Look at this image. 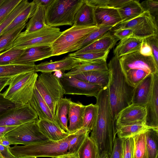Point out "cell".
Instances as JSON below:
<instances>
[{
    "mask_svg": "<svg viewBox=\"0 0 158 158\" xmlns=\"http://www.w3.org/2000/svg\"><path fill=\"white\" fill-rule=\"evenodd\" d=\"M96 98L97 118L90 137L97 145L99 156L104 152L110 155L117 133L112 118L108 87L103 88Z\"/></svg>",
    "mask_w": 158,
    "mask_h": 158,
    "instance_id": "cell-1",
    "label": "cell"
},
{
    "mask_svg": "<svg viewBox=\"0 0 158 158\" xmlns=\"http://www.w3.org/2000/svg\"><path fill=\"white\" fill-rule=\"evenodd\" d=\"M119 59L114 56L108 65L110 72L108 87L110 103L112 118L115 125L119 112L132 104L135 88L128 82L121 67Z\"/></svg>",
    "mask_w": 158,
    "mask_h": 158,
    "instance_id": "cell-2",
    "label": "cell"
},
{
    "mask_svg": "<svg viewBox=\"0 0 158 158\" xmlns=\"http://www.w3.org/2000/svg\"><path fill=\"white\" fill-rule=\"evenodd\" d=\"M73 135L74 134H70L58 141L48 140L22 146L15 145L13 147H10L9 149L11 153L16 157L28 156L54 158L69 154V143Z\"/></svg>",
    "mask_w": 158,
    "mask_h": 158,
    "instance_id": "cell-3",
    "label": "cell"
},
{
    "mask_svg": "<svg viewBox=\"0 0 158 158\" xmlns=\"http://www.w3.org/2000/svg\"><path fill=\"white\" fill-rule=\"evenodd\" d=\"M38 76L36 72H31L11 77L8 88L2 94L4 97L14 103L16 107L27 104L31 98Z\"/></svg>",
    "mask_w": 158,
    "mask_h": 158,
    "instance_id": "cell-4",
    "label": "cell"
},
{
    "mask_svg": "<svg viewBox=\"0 0 158 158\" xmlns=\"http://www.w3.org/2000/svg\"><path fill=\"white\" fill-rule=\"evenodd\" d=\"M84 0H54L45 9L47 25L72 26L75 15Z\"/></svg>",
    "mask_w": 158,
    "mask_h": 158,
    "instance_id": "cell-5",
    "label": "cell"
},
{
    "mask_svg": "<svg viewBox=\"0 0 158 158\" xmlns=\"http://www.w3.org/2000/svg\"><path fill=\"white\" fill-rule=\"evenodd\" d=\"M35 87L54 116L57 103L64 94L59 77L52 73L41 72L38 76Z\"/></svg>",
    "mask_w": 158,
    "mask_h": 158,
    "instance_id": "cell-6",
    "label": "cell"
},
{
    "mask_svg": "<svg viewBox=\"0 0 158 158\" xmlns=\"http://www.w3.org/2000/svg\"><path fill=\"white\" fill-rule=\"evenodd\" d=\"M62 32L59 28L48 25L36 31L28 32L25 31L19 34L10 48L15 47L25 49L41 46H51Z\"/></svg>",
    "mask_w": 158,
    "mask_h": 158,
    "instance_id": "cell-7",
    "label": "cell"
},
{
    "mask_svg": "<svg viewBox=\"0 0 158 158\" xmlns=\"http://www.w3.org/2000/svg\"><path fill=\"white\" fill-rule=\"evenodd\" d=\"M98 27L97 26H83L73 24L71 27L63 31L51 45L52 56L71 52L77 44Z\"/></svg>",
    "mask_w": 158,
    "mask_h": 158,
    "instance_id": "cell-8",
    "label": "cell"
},
{
    "mask_svg": "<svg viewBox=\"0 0 158 158\" xmlns=\"http://www.w3.org/2000/svg\"><path fill=\"white\" fill-rule=\"evenodd\" d=\"M37 121L19 126L7 132L4 136L11 144L25 145L49 140L41 131Z\"/></svg>",
    "mask_w": 158,
    "mask_h": 158,
    "instance_id": "cell-9",
    "label": "cell"
},
{
    "mask_svg": "<svg viewBox=\"0 0 158 158\" xmlns=\"http://www.w3.org/2000/svg\"><path fill=\"white\" fill-rule=\"evenodd\" d=\"M157 23L148 11L130 21L119 23L110 31L118 29H129L133 31L132 36L142 39L158 35Z\"/></svg>",
    "mask_w": 158,
    "mask_h": 158,
    "instance_id": "cell-10",
    "label": "cell"
},
{
    "mask_svg": "<svg viewBox=\"0 0 158 158\" xmlns=\"http://www.w3.org/2000/svg\"><path fill=\"white\" fill-rule=\"evenodd\" d=\"M39 120L37 114L28 103L9 108L0 115V126H18Z\"/></svg>",
    "mask_w": 158,
    "mask_h": 158,
    "instance_id": "cell-11",
    "label": "cell"
},
{
    "mask_svg": "<svg viewBox=\"0 0 158 158\" xmlns=\"http://www.w3.org/2000/svg\"><path fill=\"white\" fill-rule=\"evenodd\" d=\"M65 94L84 95L96 98L103 89L101 86L89 84L63 73L59 77Z\"/></svg>",
    "mask_w": 158,
    "mask_h": 158,
    "instance_id": "cell-12",
    "label": "cell"
},
{
    "mask_svg": "<svg viewBox=\"0 0 158 158\" xmlns=\"http://www.w3.org/2000/svg\"><path fill=\"white\" fill-rule=\"evenodd\" d=\"M120 64L124 73L131 69H142L150 73H158V66L153 57L144 56L139 51L124 55L119 59Z\"/></svg>",
    "mask_w": 158,
    "mask_h": 158,
    "instance_id": "cell-13",
    "label": "cell"
},
{
    "mask_svg": "<svg viewBox=\"0 0 158 158\" xmlns=\"http://www.w3.org/2000/svg\"><path fill=\"white\" fill-rule=\"evenodd\" d=\"M146 115L145 106L132 103L118 114L116 119V127L136 124H145Z\"/></svg>",
    "mask_w": 158,
    "mask_h": 158,
    "instance_id": "cell-14",
    "label": "cell"
},
{
    "mask_svg": "<svg viewBox=\"0 0 158 158\" xmlns=\"http://www.w3.org/2000/svg\"><path fill=\"white\" fill-rule=\"evenodd\" d=\"M145 108V125L148 127L158 128V73L153 74L151 94Z\"/></svg>",
    "mask_w": 158,
    "mask_h": 158,
    "instance_id": "cell-15",
    "label": "cell"
},
{
    "mask_svg": "<svg viewBox=\"0 0 158 158\" xmlns=\"http://www.w3.org/2000/svg\"><path fill=\"white\" fill-rule=\"evenodd\" d=\"M52 56L51 46L44 45L30 48L24 49L20 56L11 64H29L35 63Z\"/></svg>",
    "mask_w": 158,
    "mask_h": 158,
    "instance_id": "cell-16",
    "label": "cell"
},
{
    "mask_svg": "<svg viewBox=\"0 0 158 158\" xmlns=\"http://www.w3.org/2000/svg\"><path fill=\"white\" fill-rule=\"evenodd\" d=\"M80 64L79 61L68 55L59 60L53 61L51 60L49 62L45 61L36 65L35 72L52 73L59 71L64 72L70 70Z\"/></svg>",
    "mask_w": 158,
    "mask_h": 158,
    "instance_id": "cell-17",
    "label": "cell"
},
{
    "mask_svg": "<svg viewBox=\"0 0 158 158\" xmlns=\"http://www.w3.org/2000/svg\"><path fill=\"white\" fill-rule=\"evenodd\" d=\"M153 81V74L146 76L134 88L132 103L145 106L151 96Z\"/></svg>",
    "mask_w": 158,
    "mask_h": 158,
    "instance_id": "cell-18",
    "label": "cell"
},
{
    "mask_svg": "<svg viewBox=\"0 0 158 158\" xmlns=\"http://www.w3.org/2000/svg\"><path fill=\"white\" fill-rule=\"evenodd\" d=\"M94 14L98 27H114L122 21L117 9L107 7L94 8Z\"/></svg>",
    "mask_w": 158,
    "mask_h": 158,
    "instance_id": "cell-19",
    "label": "cell"
},
{
    "mask_svg": "<svg viewBox=\"0 0 158 158\" xmlns=\"http://www.w3.org/2000/svg\"><path fill=\"white\" fill-rule=\"evenodd\" d=\"M28 103L36 112L39 120H47L58 126L54 116L35 87L31 98Z\"/></svg>",
    "mask_w": 158,
    "mask_h": 158,
    "instance_id": "cell-20",
    "label": "cell"
},
{
    "mask_svg": "<svg viewBox=\"0 0 158 158\" xmlns=\"http://www.w3.org/2000/svg\"><path fill=\"white\" fill-rule=\"evenodd\" d=\"M118 40L109 31L98 40L74 52L80 53L110 51Z\"/></svg>",
    "mask_w": 158,
    "mask_h": 158,
    "instance_id": "cell-21",
    "label": "cell"
},
{
    "mask_svg": "<svg viewBox=\"0 0 158 158\" xmlns=\"http://www.w3.org/2000/svg\"><path fill=\"white\" fill-rule=\"evenodd\" d=\"M85 106L80 102L71 101L68 112L69 125V133L73 134L81 129L83 126V119Z\"/></svg>",
    "mask_w": 158,
    "mask_h": 158,
    "instance_id": "cell-22",
    "label": "cell"
},
{
    "mask_svg": "<svg viewBox=\"0 0 158 158\" xmlns=\"http://www.w3.org/2000/svg\"><path fill=\"white\" fill-rule=\"evenodd\" d=\"M71 76L89 84L99 85L104 88L108 87L110 72L108 69L106 70L92 71Z\"/></svg>",
    "mask_w": 158,
    "mask_h": 158,
    "instance_id": "cell-23",
    "label": "cell"
},
{
    "mask_svg": "<svg viewBox=\"0 0 158 158\" xmlns=\"http://www.w3.org/2000/svg\"><path fill=\"white\" fill-rule=\"evenodd\" d=\"M143 39L132 36L121 40L113 51L114 56H121L135 52L139 51Z\"/></svg>",
    "mask_w": 158,
    "mask_h": 158,
    "instance_id": "cell-24",
    "label": "cell"
},
{
    "mask_svg": "<svg viewBox=\"0 0 158 158\" xmlns=\"http://www.w3.org/2000/svg\"><path fill=\"white\" fill-rule=\"evenodd\" d=\"M94 10V8L88 4L86 0H84L75 15L73 24L79 26H96Z\"/></svg>",
    "mask_w": 158,
    "mask_h": 158,
    "instance_id": "cell-25",
    "label": "cell"
},
{
    "mask_svg": "<svg viewBox=\"0 0 158 158\" xmlns=\"http://www.w3.org/2000/svg\"><path fill=\"white\" fill-rule=\"evenodd\" d=\"M38 123L41 132L50 140L59 141L70 134L51 122L39 120Z\"/></svg>",
    "mask_w": 158,
    "mask_h": 158,
    "instance_id": "cell-26",
    "label": "cell"
},
{
    "mask_svg": "<svg viewBox=\"0 0 158 158\" xmlns=\"http://www.w3.org/2000/svg\"><path fill=\"white\" fill-rule=\"evenodd\" d=\"M121 22H126L139 16L144 11L139 1L130 0L118 9Z\"/></svg>",
    "mask_w": 158,
    "mask_h": 158,
    "instance_id": "cell-27",
    "label": "cell"
},
{
    "mask_svg": "<svg viewBox=\"0 0 158 158\" xmlns=\"http://www.w3.org/2000/svg\"><path fill=\"white\" fill-rule=\"evenodd\" d=\"M71 101L70 98H68L65 97L61 98L56 105L54 115L58 125L62 129L68 133L67 115Z\"/></svg>",
    "mask_w": 158,
    "mask_h": 158,
    "instance_id": "cell-28",
    "label": "cell"
},
{
    "mask_svg": "<svg viewBox=\"0 0 158 158\" xmlns=\"http://www.w3.org/2000/svg\"><path fill=\"white\" fill-rule=\"evenodd\" d=\"M35 63L0 65V78L12 77L22 73L35 72Z\"/></svg>",
    "mask_w": 158,
    "mask_h": 158,
    "instance_id": "cell-29",
    "label": "cell"
},
{
    "mask_svg": "<svg viewBox=\"0 0 158 158\" xmlns=\"http://www.w3.org/2000/svg\"><path fill=\"white\" fill-rule=\"evenodd\" d=\"M36 8L28 23L26 24L25 31L31 32L40 30L47 25L45 8L40 5L36 6Z\"/></svg>",
    "mask_w": 158,
    "mask_h": 158,
    "instance_id": "cell-30",
    "label": "cell"
},
{
    "mask_svg": "<svg viewBox=\"0 0 158 158\" xmlns=\"http://www.w3.org/2000/svg\"><path fill=\"white\" fill-rule=\"evenodd\" d=\"M148 158H158V128L151 127L145 131Z\"/></svg>",
    "mask_w": 158,
    "mask_h": 158,
    "instance_id": "cell-31",
    "label": "cell"
},
{
    "mask_svg": "<svg viewBox=\"0 0 158 158\" xmlns=\"http://www.w3.org/2000/svg\"><path fill=\"white\" fill-rule=\"evenodd\" d=\"M26 20L15 27L0 35V53L10 48L14 41L26 25Z\"/></svg>",
    "mask_w": 158,
    "mask_h": 158,
    "instance_id": "cell-32",
    "label": "cell"
},
{
    "mask_svg": "<svg viewBox=\"0 0 158 158\" xmlns=\"http://www.w3.org/2000/svg\"><path fill=\"white\" fill-rule=\"evenodd\" d=\"M78 158H99V154L96 143L88 135L77 153Z\"/></svg>",
    "mask_w": 158,
    "mask_h": 158,
    "instance_id": "cell-33",
    "label": "cell"
},
{
    "mask_svg": "<svg viewBox=\"0 0 158 158\" xmlns=\"http://www.w3.org/2000/svg\"><path fill=\"white\" fill-rule=\"evenodd\" d=\"M110 51L100 52L76 53L74 52L68 55L79 61L81 64L106 61Z\"/></svg>",
    "mask_w": 158,
    "mask_h": 158,
    "instance_id": "cell-34",
    "label": "cell"
},
{
    "mask_svg": "<svg viewBox=\"0 0 158 158\" xmlns=\"http://www.w3.org/2000/svg\"><path fill=\"white\" fill-rule=\"evenodd\" d=\"M106 61L81 64L66 73L63 74L67 76H72L82 73L95 70H108Z\"/></svg>",
    "mask_w": 158,
    "mask_h": 158,
    "instance_id": "cell-35",
    "label": "cell"
},
{
    "mask_svg": "<svg viewBox=\"0 0 158 158\" xmlns=\"http://www.w3.org/2000/svg\"><path fill=\"white\" fill-rule=\"evenodd\" d=\"M151 127H148L143 124L117 126L116 127V133L118 137L122 139L132 137Z\"/></svg>",
    "mask_w": 158,
    "mask_h": 158,
    "instance_id": "cell-36",
    "label": "cell"
},
{
    "mask_svg": "<svg viewBox=\"0 0 158 158\" xmlns=\"http://www.w3.org/2000/svg\"><path fill=\"white\" fill-rule=\"evenodd\" d=\"M113 27L102 26L98 27L91 32L87 36L77 44L71 52L76 51L87 46L98 40L108 31H110Z\"/></svg>",
    "mask_w": 158,
    "mask_h": 158,
    "instance_id": "cell-37",
    "label": "cell"
},
{
    "mask_svg": "<svg viewBox=\"0 0 158 158\" xmlns=\"http://www.w3.org/2000/svg\"><path fill=\"white\" fill-rule=\"evenodd\" d=\"M98 115L97 105L90 104L85 106L83 119V126L89 132L94 129L97 120Z\"/></svg>",
    "mask_w": 158,
    "mask_h": 158,
    "instance_id": "cell-38",
    "label": "cell"
},
{
    "mask_svg": "<svg viewBox=\"0 0 158 158\" xmlns=\"http://www.w3.org/2000/svg\"><path fill=\"white\" fill-rule=\"evenodd\" d=\"M147 130L133 137L134 141L133 158H148L145 136Z\"/></svg>",
    "mask_w": 158,
    "mask_h": 158,
    "instance_id": "cell-39",
    "label": "cell"
},
{
    "mask_svg": "<svg viewBox=\"0 0 158 158\" xmlns=\"http://www.w3.org/2000/svg\"><path fill=\"white\" fill-rule=\"evenodd\" d=\"M90 132L82 127L74 133L73 137L69 143L68 153L76 154L79 148L84 141L86 137Z\"/></svg>",
    "mask_w": 158,
    "mask_h": 158,
    "instance_id": "cell-40",
    "label": "cell"
},
{
    "mask_svg": "<svg viewBox=\"0 0 158 158\" xmlns=\"http://www.w3.org/2000/svg\"><path fill=\"white\" fill-rule=\"evenodd\" d=\"M124 73L128 82L134 88L150 73L143 69H130Z\"/></svg>",
    "mask_w": 158,
    "mask_h": 158,
    "instance_id": "cell-41",
    "label": "cell"
},
{
    "mask_svg": "<svg viewBox=\"0 0 158 158\" xmlns=\"http://www.w3.org/2000/svg\"><path fill=\"white\" fill-rule=\"evenodd\" d=\"M30 2L27 0H22L12 11L0 24V35L2 32L13 21L14 19L25 10Z\"/></svg>",
    "mask_w": 158,
    "mask_h": 158,
    "instance_id": "cell-42",
    "label": "cell"
},
{
    "mask_svg": "<svg viewBox=\"0 0 158 158\" xmlns=\"http://www.w3.org/2000/svg\"><path fill=\"white\" fill-rule=\"evenodd\" d=\"M33 13V3L32 2H30L28 6L17 16L11 23L2 31L0 35L15 27L24 21L28 20L29 18H31Z\"/></svg>",
    "mask_w": 158,
    "mask_h": 158,
    "instance_id": "cell-43",
    "label": "cell"
},
{
    "mask_svg": "<svg viewBox=\"0 0 158 158\" xmlns=\"http://www.w3.org/2000/svg\"><path fill=\"white\" fill-rule=\"evenodd\" d=\"M24 49L12 47L0 53V65L11 64L21 56Z\"/></svg>",
    "mask_w": 158,
    "mask_h": 158,
    "instance_id": "cell-44",
    "label": "cell"
},
{
    "mask_svg": "<svg viewBox=\"0 0 158 158\" xmlns=\"http://www.w3.org/2000/svg\"><path fill=\"white\" fill-rule=\"evenodd\" d=\"M22 0H4L0 5V24Z\"/></svg>",
    "mask_w": 158,
    "mask_h": 158,
    "instance_id": "cell-45",
    "label": "cell"
},
{
    "mask_svg": "<svg viewBox=\"0 0 158 158\" xmlns=\"http://www.w3.org/2000/svg\"><path fill=\"white\" fill-rule=\"evenodd\" d=\"M140 4L144 11H148L157 23L158 2L148 0L142 2Z\"/></svg>",
    "mask_w": 158,
    "mask_h": 158,
    "instance_id": "cell-46",
    "label": "cell"
},
{
    "mask_svg": "<svg viewBox=\"0 0 158 158\" xmlns=\"http://www.w3.org/2000/svg\"><path fill=\"white\" fill-rule=\"evenodd\" d=\"M123 158H133L134 141L132 137L123 139Z\"/></svg>",
    "mask_w": 158,
    "mask_h": 158,
    "instance_id": "cell-47",
    "label": "cell"
},
{
    "mask_svg": "<svg viewBox=\"0 0 158 158\" xmlns=\"http://www.w3.org/2000/svg\"><path fill=\"white\" fill-rule=\"evenodd\" d=\"M158 35L149 36L145 38L148 44L151 47L153 57L158 66Z\"/></svg>",
    "mask_w": 158,
    "mask_h": 158,
    "instance_id": "cell-48",
    "label": "cell"
},
{
    "mask_svg": "<svg viewBox=\"0 0 158 158\" xmlns=\"http://www.w3.org/2000/svg\"><path fill=\"white\" fill-rule=\"evenodd\" d=\"M122 140V139L116 137L109 158H123Z\"/></svg>",
    "mask_w": 158,
    "mask_h": 158,
    "instance_id": "cell-49",
    "label": "cell"
},
{
    "mask_svg": "<svg viewBox=\"0 0 158 158\" xmlns=\"http://www.w3.org/2000/svg\"><path fill=\"white\" fill-rule=\"evenodd\" d=\"M15 107L14 103L5 98L3 94L0 93V115L7 109Z\"/></svg>",
    "mask_w": 158,
    "mask_h": 158,
    "instance_id": "cell-50",
    "label": "cell"
},
{
    "mask_svg": "<svg viewBox=\"0 0 158 158\" xmlns=\"http://www.w3.org/2000/svg\"><path fill=\"white\" fill-rule=\"evenodd\" d=\"M112 31L113 32V35L120 40L133 35L132 30L129 29H118Z\"/></svg>",
    "mask_w": 158,
    "mask_h": 158,
    "instance_id": "cell-51",
    "label": "cell"
},
{
    "mask_svg": "<svg viewBox=\"0 0 158 158\" xmlns=\"http://www.w3.org/2000/svg\"><path fill=\"white\" fill-rule=\"evenodd\" d=\"M139 52L143 56H150L153 57L152 50L150 46L147 44L145 38L143 39Z\"/></svg>",
    "mask_w": 158,
    "mask_h": 158,
    "instance_id": "cell-52",
    "label": "cell"
},
{
    "mask_svg": "<svg viewBox=\"0 0 158 158\" xmlns=\"http://www.w3.org/2000/svg\"><path fill=\"white\" fill-rule=\"evenodd\" d=\"M130 0H108L107 7L118 9Z\"/></svg>",
    "mask_w": 158,
    "mask_h": 158,
    "instance_id": "cell-53",
    "label": "cell"
},
{
    "mask_svg": "<svg viewBox=\"0 0 158 158\" xmlns=\"http://www.w3.org/2000/svg\"><path fill=\"white\" fill-rule=\"evenodd\" d=\"M87 3L94 8L107 7L108 0H86Z\"/></svg>",
    "mask_w": 158,
    "mask_h": 158,
    "instance_id": "cell-54",
    "label": "cell"
},
{
    "mask_svg": "<svg viewBox=\"0 0 158 158\" xmlns=\"http://www.w3.org/2000/svg\"><path fill=\"white\" fill-rule=\"evenodd\" d=\"M9 147L0 144V155L3 158H15L10 151Z\"/></svg>",
    "mask_w": 158,
    "mask_h": 158,
    "instance_id": "cell-55",
    "label": "cell"
},
{
    "mask_svg": "<svg viewBox=\"0 0 158 158\" xmlns=\"http://www.w3.org/2000/svg\"><path fill=\"white\" fill-rule=\"evenodd\" d=\"M54 0H34L32 1L36 6L40 5L44 6L45 9L53 2Z\"/></svg>",
    "mask_w": 158,
    "mask_h": 158,
    "instance_id": "cell-56",
    "label": "cell"
},
{
    "mask_svg": "<svg viewBox=\"0 0 158 158\" xmlns=\"http://www.w3.org/2000/svg\"><path fill=\"white\" fill-rule=\"evenodd\" d=\"M17 126H0V137Z\"/></svg>",
    "mask_w": 158,
    "mask_h": 158,
    "instance_id": "cell-57",
    "label": "cell"
},
{
    "mask_svg": "<svg viewBox=\"0 0 158 158\" xmlns=\"http://www.w3.org/2000/svg\"><path fill=\"white\" fill-rule=\"evenodd\" d=\"M11 77L0 78V93L2 89L6 86L8 85Z\"/></svg>",
    "mask_w": 158,
    "mask_h": 158,
    "instance_id": "cell-58",
    "label": "cell"
},
{
    "mask_svg": "<svg viewBox=\"0 0 158 158\" xmlns=\"http://www.w3.org/2000/svg\"><path fill=\"white\" fill-rule=\"evenodd\" d=\"M0 144L9 147L11 144L9 140L4 136L0 137Z\"/></svg>",
    "mask_w": 158,
    "mask_h": 158,
    "instance_id": "cell-59",
    "label": "cell"
},
{
    "mask_svg": "<svg viewBox=\"0 0 158 158\" xmlns=\"http://www.w3.org/2000/svg\"><path fill=\"white\" fill-rule=\"evenodd\" d=\"M54 158H78L77 154H68Z\"/></svg>",
    "mask_w": 158,
    "mask_h": 158,
    "instance_id": "cell-60",
    "label": "cell"
},
{
    "mask_svg": "<svg viewBox=\"0 0 158 158\" xmlns=\"http://www.w3.org/2000/svg\"><path fill=\"white\" fill-rule=\"evenodd\" d=\"M110 155L106 152L102 153L99 158H109Z\"/></svg>",
    "mask_w": 158,
    "mask_h": 158,
    "instance_id": "cell-61",
    "label": "cell"
},
{
    "mask_svg": "<svg viewBox=\"0 0 158 158\" xmlns=\"http://www.w3.org/2000/svg\"><path fill=\"white\" fill-rule=\"evenodd\" d=\"M15 158H37V157L33 156H23L19 157H15Z\"/></svg>",
    "mask_w": 158,
    "mask_h": 158,
    "instance_id": "cell-62",
    "label": "cell"
},
{
    "mask_svg": "<svg viewBox=\"0 0 158 158\" xmlns=\"http://www.w3.org/2000/svg\"><path fill=\"white\" fill-rule=\"evenodd\" d=\"M4 0H0V5L3 2Z\"/></svg>",
    "mask_w": 158,
    "mask_h": 158,
    "instance_id": "cell-63",
    "label": "cell"
}]
</instances>
